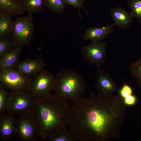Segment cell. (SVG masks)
<instances>
[{
	"mask_svg": "<svg viewBox=\"0 0 141 141\" xmlns=\"http://www.w3.org/2000/svg\"><path fill=\"white\" fill-rule=\"evenodd\" d=\"M127 105L119 95L102 97L91 92L89 98L73 102L68 125L75 141H108L119 138Z\"/></svg>",
	"mask_w": 141,
	"mask_h": 141,
	"instance_id": "6da1fadb",
	"label": "cell"
},
{
	"mask_svg": "<svg viewBox=\"0 0 141 141\" xmlns=\"http://www.w3.org/2000/svg\"><path fill=\"white\" fill-rule=\"evenodd\" d=\"M70 106L67 101L55 94L34 99L31 114L38 136L48 139L66 130Z\"/></svg>",
	"mask_w": 141,
	"mask_h": 141,
	"instance_id": "7a4b0ae2",
	"label": "cell"
},
{
	"mask_svg": "<svg viewBox=\"0 0 141 141\" xmlns=\"http://www.w3.org/2000/svg\"><path fill=\"white\" fill-rule=\"evenodd\" d=\"M55 77V94L73 102L82 97L86 88L84 78L72 70L65 69L58 72Z\"/></svg>",
	"mask_w": 141,
	"mask_h": 141,
	"instance_id": "3957f363",
	"label": "cell"
},
{
	"mask_svg": "<svg viewBox=\"0 0 141 141\" xmlns=\"http://www.w3.org/2000/svg\"><path fill=\"white\" fill-rule=\"evenodd\" d=\"M31 79L16 67L0 71V85L10 92H28Z\"/></svg>",
	"mask_w": 141,
	"mask_h": 141,
	"instance_id": "277c9868",
	"label": "cell"
},
{
	"mask_svg": "<svg viewBox=\"0 0 141 141\" xmlns=\"http://www.w3.org/2000/svg\"><path fill=\"white\" fill-rule=\"evenodd\" d=\"M55 84V77L43 69L31 77L28 92L34 99H37L51 93Z\"/></svg>",
	"mask_w": 141,
	"mask_h": 141,
	"instance_id": "5b68a950",
	"label": "cell"
},
{
	"mask_svg": "<svg viewBox=\"0 0 141 141\" xmlns=\"http://www.w3.org/2000/svg\"><path fill=\"white\" fill-rule=\"evenodd\" d=\"M34 31L32 16H20L13 21L11 37L17 46H28L32 38Z\"/></svg>",
	"mask_w": 141,
	"mask_h": 141,
	"instance_id": "8992f818",
	"label": "cell"
},
{
	"mask_svg": "<svg viewBox=\"0 0 141 141\" xmlns=\"http://www.w3.org/2000/svg\"><path fill=\"white\" fill-rule=\"evenodd\" d=\"M34 101L28 92L10 91L7 113L14 116L31 113Z\"/></svg>",
	"mask_w": 141,
	"mask_h": 141,
	"instance_id": "52a82bcc",
	"label": "cell"
},
{
	"mask_svg": "<svg viewBox=\"0 0 141 141\" xmlns=\"http://www.w3.org/2000/svg\"><path fill=\"white\" fill-rule=\"evenodd\" d=\"M107 43L105 42H92L89 45L80 47L83 59L88 64L97 69L106 60Z\"/></svg>",
	"mask_w": 141,
	"mask_h": 141,
	"instance_id": "ba28073f",
	"label": "cell"
},
{
	"mask_svg": "<svg viewBox=\"0 0 141 141\" xmlns=\"http://www.w3.org/2000/svg\"><path fill=\"white\" fill-rule=\"evenodd\" d=\"M95 75L96 80L93 86L96 91L97 96L109 97L118 91L117 84L108 71L97 69Z\"/></svg>",
	"mask_w": 141,
	"mask_h": 141,
	"instance_id": "9c48e42d",
	"label": "cell"
},
{
	"mask_svg": "<svg viewBox=\"0 0 141 141\" xmlns=\"http://www.w3.org/2000/svg\"><path fill=\"white\" fill-rule=\"evenodd\" d=\"M16 119V132L23 141H35L38 136L35 122L31 113L18 115Z\"/></svg>",
	"mask_w": 141,
	"mask_h": 141,
	"instance_id": "30bf717a",
	"label": "cell"
},
{
	"mask_svg": "<svg viewBox=\"0 0 141 141\" xmlns=\"http://www.w3.org/2000/svg\"><path fill=\"white\" fill-rule=\"evenodd\" d=\"M7 113L0 114V138L7 141L17 134L16 119Z\"/></svg>",
	"mask_w": 141,
	"mask_h": 141,
	"instance_id": "8fae6325",
	"label": "cell"
},
{
	"mask_svg": "<svg viewBox=\"0 0 141 141\" xmlns=\"http://www.w3.org/2000/svg\"><path fill=\"white\" fill-rule=\"evenodd\" d=\"M45 65L40 56L35 59H27L19 61L16 67L25 75L32 77L43 69Z\"/></svg>",
	"mask_w": 141,
	"mask_h": 141,
	"instance_id": "7c38bea8",
	"label": "cell"
},
{
	"mask_svg": "<svg viewBox=\"0 0 141 141\" xmlns=\"http://www.w3.org/2000/svg\"><path fill=\"white\" fill-rule=\"evenodd\" d=\"M111 16L115 25L126 30L132 25L133 18L131 13H128L123 8L118 6L111 9Z\"/></svg>",
	"mask_w": 141,
	"mask_h": 141,
	"instance_id": "4fadbf2b",
	"label": "cell"
},
{
	"mask_svg": "<svg viewBox=\"0 0 141 141\" xmlns=\"http://www.w3.org/2000/svg\"><path fill=\"white\" fill-rule=\"evenodd\" d=\"M114 23L107 25L102 27H94L86 28L83 36L85 40H90L92 42L101 41L105 38L107 35L113 33Z\"/></svg>",
	"mask_w": 141,
	"mask_h": 141,
	"instance_id": "5bb4252c",
	"label": "cell"
},
{
	"mask_svg": "<svg viewBox=\"0 0 141 141\" xmlns=\"http://www.w3.org/2000/svg\"><path fill=\"white\" fill-rule=\"evenodd\" d=\"M25 12L22 0H0V13L12 16Z\"/></svg>",
	"mask_w": 141,
	"mask_h": 141,
	"instance_id": "9a60e30c",
	"label": "cell"
},
{
	"mask_svg": "<svg viewBox=\"0 0 141 141\" xmlns=\"http://www.w3.org/2000/svg\"><path fill=\"white\" fill-rule=\"evenodd\" d=\"M22 48L17 46L0 57V71L16 67Z\"/></svg>",
	"mask_w": 141,
	"mask_h": 141,
	"instance_id": "2e32d148",
	"label": "cell"
},
{
	"mask_svg": "<svg viewBox=\"0 0 141 141\" xmlns=\"http://www.w3.org/2000/svg\"><path fill=\"white\" fill-rule=\"evenodd\" d=\"M13 22L11 16L0 13V38L11 37Z\"/></svg>",
	"mask_w": 141,
	"mask_h": 141,
	"instance_id": "e0dca14e",
	"label": "cell"
},
{
	"mask_svg": "<svg viewBox=\"0 0 141 141\" xmlns=\"http://www.w3.org/2000/svg\"><path fill=\"white\" fill-rule=\"evenodd\" d=\"M26 12L32 16L35 13H43L45 7V0H22Z\"/></svg>",
	"mask_w": 141,
	"mask_h": 141,
	"instance_id": "ac0fdd59",
	"label": "cell"
},
{
	"mask_svg": "<svg viewBox=\"0 0 141 141\" xmlns=\"http://www.w3.org/2000/svg\"><path fill=\"white\" fill-rule=\"evenodd\" d=\"M45 7L53 13H63L66 8L67 4L62 0H45Z\"/></svg>",
	"mask_w": 141,
	"mask_h": 141,
	"instance_id": "d6986e66",
	"label": "cell"
},
{
	"mask_svg": "<svg viewBox=\"0 0 141 141\" xmlns=\"http://www.w3.org/2000/svg\"><path fill=\"white\" fill-rule=\"evenodd\" d=\"M127 4L131 10L132 17L141 24V0H127Z\"/></svg>",
	"mask_w": 141,
	"mask_h": 141,
	"instance_id": "ffe728a7",
	"label": "cell"
},
{
	"mask_svg": "<svg viewBox=\"0 0 141 141\" xmlns=\"http://www.w3.org/2000/svg\"><path fill=\"white\" fill-rule=\"evenodd\" d=\"M17 46L11 37L0 38V57Z\"/></svg>",
	"mask_w": 141,
	"mask_h": 141,
	"instance_id": "44dd1931",
	"label": "cell"
},
{
	"mask_svg": "<svg viewBox=\"0 0 141 141\" xmlns=\"http://www.w3.org/2000/svg\"><path fill=\"white\" fill-rule=\"evenodd\" d=\"M10 92L0 85V114L7 113Z\"/></svg>",
	"mask_w": 141,
	"mask_h": 141,
	"instance_id": "7402d4cb",
	"label": "cell"
},
{
	"mask_svg": "<svg viewBox=\"0 0 141 141\" xmlns=\"http://www.w3.org/2000/svg\"><path fill=\"white\" fill-rule=\"evenodd\" d=\"M130 70L131 75L136 79L137 84L141 89V58L131 65Z\"/></svg>",
	"mask_w": 141,
	"mask_h": 141,
	"instance_id": "603a6c76",
	"label": "cell"
},
{
	"mask_svg": "<svg viewBox=\"0 0 141 141\" xmlns=\"http://www.w3.org/2000/svg\"><path fill=\"white\" fill-rule=\"evenodd\" d=\"M50 141H76L71 133L67 130L48 139Z\"/></svg>",
	"mask_w": 141,
	"mask_h": 141,
	"instance_id": "cb8c5ba5",
	"label": "cell"
},
{
	"mask_svg": "<svg viewBox=\"0 0 141 141\" xmlns=\"http://www.w3.org/2000/svg\"><path fill=\"white\" fill-rule=\"evenodd\" d=\"M67 4L72 6L74 8H77L79 10V16L80 19L81 18L80 10L84 8V3L86 0H62Z\"/></svg>",
	"mask_w": 141,
	"mask_h": 141,
	"instance_id": "d4e9b609",
	"label": "cell"
},
{
	"mask_svg": "<svg viewBox=\"0 0 141 141\" xmlns=\"http://www.w3.org/2000/svg\"><path fill=\"white\" fill-rule=\"evenodd\" d=\"M119 93L120 95L123 99L132 95V91L129 85L125 84L121 89Z\"/></svg>",
	"mask_w": 141,
	"mask_h": 141,
	"instance_id": "484cf974",
	"label": "cell"
},
{
	"mask_svg": "<svg viewBox=\"0 0 141 141\" xmlns=\"http://www.w3.org/2000/svg\"><path fill=\"white\" fill-rule=\"evenodd\" d=\"M123 100L124 103L127 106H132L136 104L137 99L135 96L132 95Z\"/></svg>",
	"mask_w": 141,
	"mask_h": 141,
	"instance_id": "4316f807",
	"label": "cell"
},
{
	"mask_svg": "<svg viewBox=\"0 0 141 141\" xmlns=\"http://www.w3.org/2000/svg\"><path fill=\"white\" fill-rule=\"evenodd\" d=\"M138 140L139 141H141V137L139 138Z\"/></svg>",
	"mask_w": 141,
	"mask_h": 141,
	"instance_id": "83f0119b",
	"label": "cell"
}]
</instances>
